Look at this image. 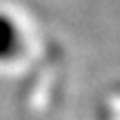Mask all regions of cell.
<instances>
[{
  "label": "cell",
  "mask_w": 120,
  "mask_h": 120,
  "mask_svg": "<svg viewBox=\"0 0 120 120\" xmlns=\"http://www.w3.org/2000/svg\"><path fill=\"white\" fill-rule=\"evenodd\" d=\"M18 49H20V34L13 20L7 16H0V60L16 56Z\"/></svg>",
  "instance_id": "obj_1"
}]
</instances>
